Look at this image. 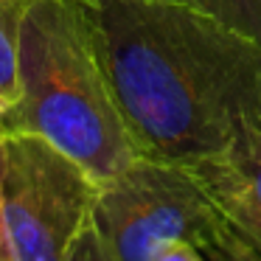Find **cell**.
Returning a JSON list of instances; mask_svg holds the SVG:
<instances>
[{
	"label": "cell",
	"mask_w": 261,
	"mask_h": 261,
	"mask_svg": "<svg viewBox=\"0 0 261 261\" xmlns=\"http://www.w3.org/2000/svg\"><path fill=\"white\" fill-rule=\"evenodd\" d=\"M107 70L149 158L194 163L261 118V42L177 0H101Z\"/></svg>",
	"instance_id": "cell-1"
},
{
	"label": "cell",
	"mask_w": 261,
	"mask_h": 261,
	"mask_svg": "<svg viewBox=\"0 0 261 261\" xmlns=\"http://www.w3.org/2000/svg\"><path fill=\"white\" fill-rule=\"evenodd\" d=\"M0 132L42 138L96 182L143 154L107 70L101 0H37L20 34V98Z\"/></svg>",
	"instance_id": "cell-2"
},
{
	"label": "cell",
	"mask_w": 261,
	"mask_h": 261,
	"mask_svg": "<svg viewBox=\"0 0 261 261\" xmlns=\"http://www.w3.org/2000/svg\"><path fill=\"white\" fill-rule=\"evenodd\" d=\"M93 222L121 261H160L174 244H194L222 222L188 163L141 154L98 182Z\"/></svg>",
	"instance_id": "cell-3"
},
{
	"label": "cell",
	"mask_w": 261,
	"mask_h": 261,
	"mask_svg": "<svg viewBox=\"0 0 261 261\" xmlns=\"http://www.w3.org/2000/svg\"><path fill=\"white\" fill-rule=\"evenodd\" d=\"M3 205L9 261H68L93 214L98 182L37 135L3 132Z\"/></svg>",
	"instance_id": "cell-4"
},
{
	"label": "cell",
	"mask_w": 261,
	"mask_h": 261,
	"mask_svg": "<svg viewBox=\"0 0 261 261\" xmlns=\"http://www.w3.org/2000/svg\"><path fill=\"white\" fill-rule=\"evenodd\" d=\"M219 216L261 250V118L225 149L188 163Z\"/></svg>",
	"instance_id": "cell-5"
},
{
	"label": "cell",
	"mask_w": 261,
	"mask_h": 261,
	"mask_svg": "<svg viewBox=\"0 0 261 261\" xmlns=\"http://www.w3.org/2000/svg\"><path fill=\"white\" fill-rule=\"evenodd\" d=\"M37 0H0V118L20 98V34Z\"/></svg>",
	"instance_id": "cell-6"
},
{
	"label": "cell",
	"mask_w": 261,
	"mask_h": 261,
	"mask_svg": "<svg viewBox=\"0 0 261 261\" xmlns=\"http://www.w3.org/2000/svg\"><path fill=\"white\" fill-rule=\"evenodd\" d=\"M211 14L261 42V0H177Z\"/></svg>",
	"instance_id": "cell-7"
},
{
	"label": "cell",
	"mask_w": 261,
	"mask_h": 261,
	"mask_svg": "<svg viewBox=\"0 0 261 261\" xmlns=\"http://www.w3.org/2000/svg\"><path fill=\"white\" fill-rule=\"evenodd\" d=\"M199 250L208 261H261V250L225 219L214 227V233L205 239Z\"/></svg>",
	"instance_id": "cell-8"
},
{
	"label": "cell",
	"mask_w": 261,
	"mask_h": 261,
	"mask_svg": "<svg viewBox=\"0 0 261 261\" xmlns=\"http://www.w3.org/2000/svg\"><path fill=\"white\" fill-rule=\"evenodd\" d=\"M68 261H121L115 250L107 244V239L101 236L98 225L93 222V214L82 225V230L76 233L73 244L68 250Z\"/></svg>",
	"instance_id": "cell-9"
},
{
	"label": "cell",
	"mask_w": 261,
	"mask_h": 261,
	"mask_svg": "<svg viewBox=\"0 0 261 261\" xmlns=\"http://www.w3.org/2000/svg\"><path fill=\"white\" fill-rule=\"evenodd\" d=\"M3 160H6V146H3V132H0V261H9V253H6V205H3Z\"/></svg>",
	"instance_id": "cell-10"
},
{
	"label": "cell",
	"mask_w": 261,
	"mask_h": 261,
	"mask_svg": "<svg viewBox=\"0 0 261 261\" xmlns=\"http://www.w3.org/2000/svg\"><path fill=\"white\" fill-rule=\"evenodd\" d=\"M160 261H208V258L194 244H174V247H169L160 255Z\"/></svg>",
	"instance_id": "cell-11"
}]
</instances>
